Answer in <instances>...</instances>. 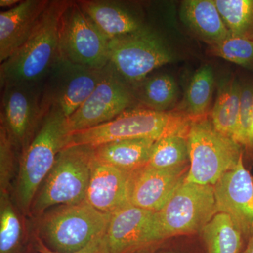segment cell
<instances>
[{
	"instance_id": "6da1fadb",
	"label": "cell",
	"mask_w": 253,
	"mask_h": 253,
	"mask_svg": "<svg viewBox=\"0 0 253 253\" xmlns=\"http://www.w3.org/2000/svg\"><path fill=\"white\" fill-rule=\"evenodd\" d=\"M71 1H50L28 41L0 66V86L40 84L59 59L61 17Z\"/></svg>"
},
{
	"instance_id": "7a4b0ae2",
	"label": "cell",
	"mask_w": 253,
	"mask_h": 253,
	"mask_svg": "<svg viewBox=\"0 0 253 253\" xmlns=\"http://www.w3.org/2000/svg\"><path fill=\"white\" fill-rule=\"evenodd\" d=\"M192 120L182 113L160 112L138 108L127 110L109 122L89 129L75 131L66 138L65 147H90L126 139L150 138L187 133Z\"/></svg>"
},
{
	"instance_id": "3957f363",
	"label": "cell",
	"mask_w": 253,
	"mask_h": 253,
	"mask_svg": "<svg viewBox=\"0 0 253 253\" xmlns=\"http://www.w3.org/2000/svg\"><path fill=\"white\" fill-rule=\"evenodd\" d=\"M66 122L67 118L61 111L50 108L31 144L21 155L16 197L23 212L31 211L38 190L64 149L68 135Z\"/></svg>"
},
{
	"instance_id": "277c9868",
	"label": "cell",
	"mask_w": 253,
	"mask_h": 253,
	"mask_svg": "<svg viewBox=\"0 0 253 253\" xmlns=\"http://www.w3.org/2000/svg\"><path fill=\"white\" fill-rule=\"evenodd\" d=\"M111 217L86 201L54 206L41 214L38 238L54 252H76L106 233Z\"/></svg>"
},
{
	"instance_id": "5b68a950",
	"label": "cell",
	"mask_w": 253,
	"mask_h": 253,
	"mask_svg": "<svg viewBox=\"0 0 253 253\" xmlns=\"http://www.w3.org/2000/svg\"><path fill=\"white\" fill-rule=\"evenodd\" d=\"M94 161L90 146H68L61 150L37 193L31 212L41 216L54 206L85 201Z\"/></svg>"
},
{
	"instance_id": "8992f818",
	"label": "cell",
	"mask_w": 253,
	"mask_h": 253,
	"mask_svg": "<svg viewBox=\"0 0 253 253\" xmlns=\"http://www.w3.org/2000/svg\"><path fill=\"white\" fill-rule=\"evenodd\" d=\"M187 141L190 162L187 182L214 186L236 167L243 156L241 146L218 132L211 121L205 118L191 121Z\"/></svg>"
},
{
	"instance_id": "52a82bcc",
	"label": "cell",
	"mask_w": 253,
	"mask_h": 253,
	"mask_svg": "<svg viewBox=\"0 0 253 253\" xmlns=\"http://www.w3.org/2000/svg\"><path fill=\"white\" fill-rule=\"evenodd\" d=\"M173 60L174 55L163 38L148 27L109 41V64L130 86Z\"/></svg>"
},
{
	"instance_id": "ba28073f",
	"label": "cell",
	"mask_w": 253,
	"mask_h": 253,
	"mask_svg": "<svg viewBox=\"0 0 253 253\" xmlns=\"http://www.w3.org/2000/svg\"><path fill=\"white\" fill-rule=\"evenodd\" d=\"M59 58L94 69L109 63V41L83 11L71 1L61 20Z\"/></svg>"
},
{
	"instance_id": "9c48e42d",
	"label": "cell",
	"mask_w": 253,
	"mask_h": 253,
	"mask_svg": "<svg viewBox=\"0 0 253 253\" xmlns=\"http://www.w3.org/2000/svg\"><path fill=\"white\" fill-rule=\"evenodd\" d=\"M1 89V126L21 155L47 112L43 103L42 84H9Z\"/></svg>"
},
{
	"instance_id": "30bf717a",
	"label": "cell",
	"mask_w": 253,
	"mask_h": 253,
	"mask_svg": "<svg viewBox=\"0 0 253 253\" xmlns=\"http://www.w3.org/2000/svg\"><path fill=\"white\" fill-rule=\"evenodd\" d=\"M216 214L214 186L185 180L158 212L165 239L201 231Z\"/></svg>"
},
{
	"instance_id": "8fae6325",
	"label": "cell",
	"mask_w": 253,
	"mask_h": 253,
	"mask_svg": "<svg viewBox=\"0 0 253 253\" xmlns=\"http://www.w3.org/2000/svg\"><path fill=\"white\" fill-rule=\"evenodd\" d=\"M104 70L86 67L59 58L41 83L46 111L55 108L68 119L90 96L102 79Z\"/></svg>"
},
{
	"instance_id": "7c38bea8",
	"label": "cell",
	"mask_w": 253,
	"mask_h": 253,
	"mask_svg": "<svg viewBox=\"0 0 253 253\" xmlns=\"http://www.w3.org/2000/svg\"><path fill=\"white\" fill-rule=\"evenodd\" d=\"M135 100L131 86L109 63L90 96L68 118V134L109 122L130 109Z\"/></svg>"
},
{
	"instance_id": "4fadbf2b",
	"label": "cell",
	"mask_w": 253,
	"mask_h": 253,
	"mask_svg": "<svg viewBox=\"0 0 253 253\" xmlns=\"http://www.w3.org/2000/svg\"><path fill=\"white\" fill-rule=\"evenodd\" d=\"M105 236L110 253H134L165 239L158 212L131 204L111 214Z\"/></svg>"
},
{
	"instance_id": "5bb4252c",
	"label": "cell",
	"mask_w": 253,
	"mask_h": 253,
	"mask_svg": "<svg viewBox=\"0 0 253 253\" xmlns=\"http://www.w3.org/2000/svg\"><path fill=\"white\" fill-rule=\"evenodd\" d=\"M216 209L231 218L246 242L253 238V178L244 158L214 185Z\"/></svg>"
},
{
	"instance_id": "9a60e30c",
	"label": "cell",
	"mask_w": 253,
	"mask_h": 253,
	"mask_svg": "<svg viewBox=\"0 0 253 253\" xmlns=\"http://www.w3.org/2000/svg\"><path fill=\"white\" fill-rule=\"evenodd\" d=\"M188 165L167 169L146 166L131 173L129 204L159 212L170 199L178 186L185 180Z\"/></svg>"
},
{
	"instance_id": "2e32d148",
	"label": "cell",
	"mask_w": 253,
	"mask_h": 253,
	"mask_svg": "<svg viewBox=\"0 0 253 253\" xmlns=\"http://www.w3.org/2000/svg\"><path fill=\"white\" fill-rule=\"evenodd\" d=\"M130 174L94 159L85 201L100 212H117L129 204Z\"/></svg>"
},
{
	"instance_id": "e0dca14e",
	"label": "cell",
	"mask_w": 253,
	"mask_h": 253,
	"mask_svg": "<svg viewBox=\"0 0 253 253\" xmlns=\"http://www.w3.org/2000/svg\"><path fill=\"white\" fill-rule=\"evenodd\" d=\"M49 0L21 1L0 13V63L11 57L34 31Z\"/></svg>"
},
{
	"instance_id": "ac0fdd59",
	"label": "cell",
	"mask_w": 253,
	"mask_h": 253,
	"mask_svg": "<svg viewBox=\"0 0 253 253\" xmlns=\"http://www.w3.org/2000/svg\"><path fill=\"white\" fill-rule=\"evenodd\" d=\"M77 2L109 41L146 27L137 15L116 1L82 0Z\"/></svg>"
},
{
	"instance_id": "d6986e66",
	"label": "cell",
	"mask_w": 253,
	"mask_h": 253,
	"mask_svg": "<svg viewBox=\"0 0 253 253\" xmlns=\"http://www.w3.org/2000/svg\"><path fill=\"white\" fill-rule=\"evenodd\" d=\"M179 16L195 36L211 46L219 44L231 36L214 0L182 1Z\"/></svg>"
},
{
	"instance_id": "ffe728a7",
	"label": "cell",
	"mask_w": 253,
	"mask_h": 253,
	"mask_svg": "<svg viewBox=\"0 0 253 253\" xmlns=\"http://www.w3.org/2000/svg\"><path fill=\"white\" fill-rule=\"evenodd\" d=\"M156 141L141 138L106 143L92 147L94 158L125 172H135L147 165Z\"/></svg>"
},
{
	"instance_id": "44dd1931",
	"label": "cell",
	"mask_w": 253,
	"mask_h": 253,
	"mask_svg": "<svg viewBox=\"0 0 253 253\" xmlns=\"http://www.w3.org/2000/svg\"><path fill=\"white\" fill-rule=\"evenodd\" d=\"M242 84L235 78L222 80L218 84L217 98L211 112L214 129L233 139L241 108Z\"/></svg>"
},
{
	"instance_id": "7402d4cb",
	"label": "cell",
	"mask_w": 253,
	"mask_h": 253,
	"mask_svg": "<svg viewBox=\"0 0 253 253\" xmlns=\"http://www.w3.org/2000/svg\"><path fill=\"white\" fill-rule=\"evenodd\" d=\"M136 99L145 109L166 112L175 102L178 86L175 80L167 74L158 75L131 86Z\"/></svg>"
},
{
	"instance_id": "603a6c76",
	"label": "cell",
	"mask_w": 253,
	"mask_h": 253,
	"mask_svg": "<svg viewBox=\"0 0 253 253\" xmlns=\"http://www.w3.org/2000/svg\"><path fill=\"white\" fill-rule=\"evenodd\" d=\"M214 87V74L211 65L199 68L192 78L181 105V113L191 120L204 118L209 109Z\"/></svg>"
},
{
	"instance_id": "cb8c5ba5",
	"label": "cell",
	"mask_w": 253,
	"mask_h": 253,
	"mask_svg": "<svg viewBox=\"0 0 253 253\" xmlns=\"http://www.w3.org/2000/svg\"><path fill=\"white\" fill-rule=\"evenodd\" d=\"M201 232L208 253H241L244 238L226 214H216Z\"/></svg>"
},
{
	"instance_id": "d4e9b609",
	"label": "cell",
	"mask_w": 253,
	"mask_h": 253,
	"mask_svg": "<svg viewBox=\"0 0 253 253\" xmlns=\"http://www.w3.org/2000/svg\"><path fill=\"white\" fill-rule=\"evenodd\" d=\"M187 133L170 134L156 141L146 166L167 169L187 164L189 161Z\"/></svg>"
},
{
	"instance_id": "484cf974",
	"label": "cell",
	"mask_w": 253,
	"mask_h": 253,
	"mask_svg": "<svg viewBox=\"0 0 253 253\" xmlns=\"http://www.w3.org/2000/svg\"><path fill=\"white\" fill-rule=\"evenodd\" d=\"M231 36L253 41V0H214Z\"/></svg>"
},
{
	"instance_id": "4316f807",
	"label": "cell",
	"mask_w": 253,
	"mask_h": 253,
	"mask_svg": "<svg viewBox=\"0 0 253 253\" xmlns=\"http://www.w3.org/2000/svg\"><path fill=\"white\" fill-rule=\"evenodd\" d=\"M23 228L9 191L0 192V253H17Z\"/></svg>"
},
{
	"instance_id": "83f0119b",
	"label": "cell",
	"mask_w": 253,
	"mask_h": 253,
	"mask_svg": "<svg viewBox=\"0 0 253 253\" xmlns=\"http://www.w3.org/2000/svg\"><path fill=\"white\" fill-rule=\"evenodd\" d=\"M214 56L253 70V41L230 36L219 44L211 46Z\"/></svg>"
},
{
	"instance_id": "f1b7e54d",
	"label": "cell",
	"mask_w": 253,
	"mask_h": 253,
	"mask_svg": "<svg viewBox=\"0 0 253 253\" xmlns=\"http://www.w3.org/2000/svg\"><path fill=\"white\" fill-rule=\"evenodd\" d=\"M253 84H242L241 102L234 139L241 146L253 147Z\"/></svg>"
},
{
	"instance_id": "f546056e",
	"label": "cell",
	"mask_w": 253,
	"mask_h": 253,
	"mask_svg": "<svg viewBox=\"0 0 253 253\" xmlns=\"http://www.w3.org/2000/svg\"><path fill=\"white\" fill-rule=\"evenodd\" d=\"M16 150L2 126L0 127V191H8L14 171ZM0 191V192H1Z\"/></svg>"
},
{
	"instance_id": "4dcf8cb0",
	"label": "cell",
	"mask_w": 253,
	"mask_h": 253,
	"mask_svg": "<svg viewBox=\"0 0 253 253\" xmlns=\"http://www.w3.org/2000/svg\"><path fill=\"white\" fill-rule=\"evenodd\" d=\"M105 234L93 240L87 246L80 251L70 253H110ZM36 247L40 253H60L50 250L38 238H37Z\"/></svg>"
},
{
	"instance_id": "1f68e13d",
	"label": "cell",
	"mask_w": 253,
	"mask_h": 253,
	"mask_svg": "<svg viewBox=\"0 0 253 253\" xmlns=\"http://www.w3.org/2000/svg\"><path fill=\"white\" fill-rule=\"evenodd\" d=\"M21 1L19 0H1L0 1V6L4 9H10L17 6Z\"/></svg>"
},
{
	"instance_id": "d6a6232c",
	"label": "cell",
	"mask_w": 253,
	"mask_h": 253,
	"mask_svg": "<svg viewBox=\"0 0 253 253\" xmlns=\"http://www.w3.org/2000/svg\"><path fill=\"white\" fill-rule=\"evenodd\" d=\"M241 253H253V238L248 241L246 248Z\"/></svg>"
},
{
	"instance_id": "836d02e7",
	"label": "cell",
	"mask_w": 253,
	"mask_h": 253,
	"mask_svg": "<svg viewBox=\"0 0 253 253\" xmlns=\"http://www.w3.org/2000/svg\"><path fill=\"white\" fill-rule=\"evenodd\" d=\"M140 253H152V252L149 251V250H144V251H142V252Z\"/></svg>"
},
{
	"instance_id": "e575fe53",
	"label": "cell",
	"mask_w": 253,
	"mask_h": 253,
	"mask_svg": "<svg viewBox=\"0 0 253 253\" xmlns=\"http://www.w3.org/2000/svg\"></svg>"
},
{
	"instance_id": "d590c367",
	"label": "cell",
	"mask_w": 253,
	"mask_h": 253,
	"mask_svg": "<svg viewBox=\"0 0 253 253\" xmlns=\"http://www.w3.org/2000/svg\"></svg>"
}]
</instances>
